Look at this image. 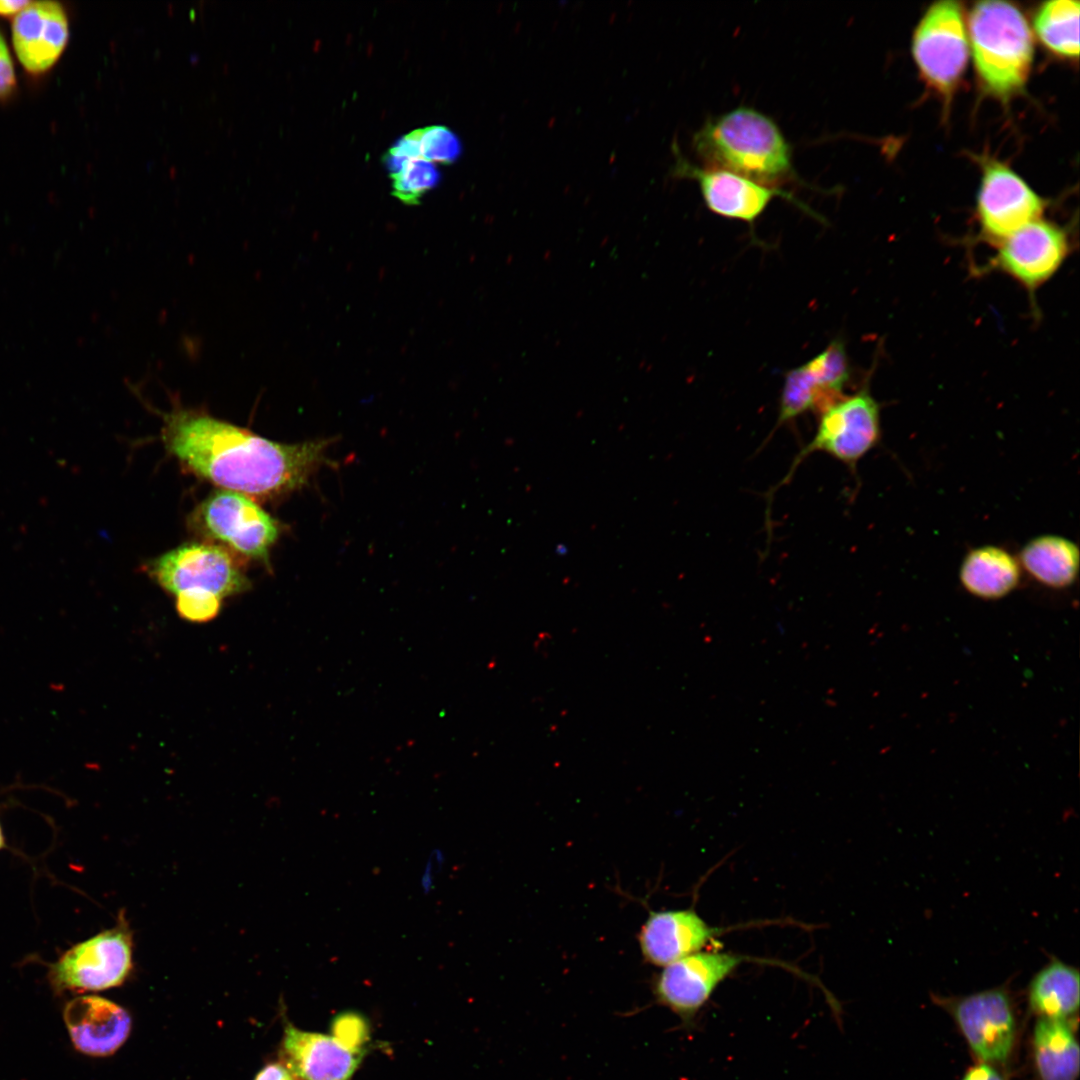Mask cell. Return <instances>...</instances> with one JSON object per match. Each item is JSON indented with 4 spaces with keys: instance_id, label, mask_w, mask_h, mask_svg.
Masks as SVG:
<instances>
[{
    "instance_id": "1",
    "label": "cell",
    "mask_w": 1080,
    "mask_h": 1080,
    "mask_svg": "<svg viewBox=\"0 0 1080 1080\" xmlns=\"http://www.w3.org/2000/svg\"><path fill=\"white\" fill-rule=\"evenodd\" d=\"M161 415L162 442L186 470L254 500H271L303 488L329 463L331 439L276 442L178 405Z\"/></svg>"
},
{
    "instance_id": "2",
    "label": "cell",
    "mask_w": 1080,
    "mask_h": 1080,
    "mask_svg": "<svg viewBox=\"0 0 1080 1080\" xmlns=\"http://www.w3.org/2000/svg\"><path fill=\"white\" fill-rule=\"evenodd\" d=\"M692 144L706 168L773 187L794 175L792 150L782 131L752 107L739 106L706 120Z\"/></svg>"
},
{
    "instance_id": "3",
    "label": "cell",
    "mask_w": 1080,
    "mask_h": 1080,
    "mask_svg": "<svg viewBox=\"0 0 1080 1080\" xmlns=\"http://www.w3.org/2000/svg\"><path fill=\"white\" fill-rule=\"evenodd\" d=\"M969 36L977 74L984 88L1007 98L1024 86L1033 58V41L1022 12L1004 1L976 3Z\"/></svg>"
},
{
    "instance_id": "4",
    "label": "cell",
    "mask_w": 1080,
    "mask_h": 1080,
    "mask_svg": "<svg viewBox=\"0 0 1080 1080\" xmlns=\"http://www.w3.org/2000/svg\"><path fill=\"white\" fill-rule=\"evenodd\" d=\"M190 523L203 537L268 567L271 549L282 530L280 522L256 500L224 489L205 498L192 512Z\"/></svg>"
},
{
    "instance_id": "5",
    "label": "cell",
    "mask_w": 1080,
    "mask_h": 1080,
    "mask_svg": "<svg viewBox=\"0 0 1080 1080\" xmlns=\"http://www.w3.org/2000/svg\"><path fill=\"white\" fill-rule=\"evenodd\" d=\"M954 1020L977 1061L1003 1067L1013 1055L1018 1022L1009 985L964 996L931 994Z\"/></svg>"
},
{
    "instance_id": "6",
    "label": "cell",
    "mask_w": 1080,
    "mask_h": 1080,
    "mask_svg": "<svg viewBox=\"0 0 1080 1080\" xmlns=\"http://www.w3.org/2000/svg\"><path fill=\"white\" fill-rule=\"evenodd\" d=\"M147 574L165 591L200 589L221 599L249 589L251 582L235 553L215 543L182 544L148 561Z\"/></svg>"
},
{
    "instance_id": "7",
    "label": "cell",
    "mask_w": 1080,
    "mask_h": 1080,
    "mask_svg": "<svg viewBox=\"0 0 1080 1080\" xmlns=\"http://www.w3.org/2000/svg\"><path fill=\"white\" fill-rule=\"evenodd\" d=\"M880 436V407L869 390L863 387L853 395H843L819 413L814 437L796 455L777 487L788 482L798 465L814 452L854 468L878 444Z\"/></svg>"
},
{
    "instance_id": "8",
    "label": "cell",
    "mask_w": 1080,
    "mask_h": 1080,
    "mask_svg": "<svg viewBox=\"0 0 1080 1080\" xmlns=\"http://www.w3.org/2000/svg\"><path fill=\"white\" fill-rule=\"evenodd\" d=\"M912 50L928 85L949 97L968 60V41L960 4L940 1L930 6L915 30Z\"/></svg>"
},
{
    "instance_id": "9",
    "label": "cell",
    "mask_w": 1080,
    "mask_h": 1080,
    "mask_svg": "<svg viewBox=\"0 0 1080 1080\" xmlns=\"http://www.w3.org/2000/svg\"><path fill=\"white\" fill-rule=\"evenodd\" d=\"M132 967V937L122 920L66 951L51 978L59 989L98 991L120 985Z\"/></svg>"
},
{
    "instance_id": "10",
    "label": "cell",
    "mask_w": 1080,
    "mask_h": 1080,
    "mask_svg": "<svg viewBox=\"0 0 1080 1080\" xmlns=\"http://www.w3.org/2000/svg\"><path fill=\"white\" fill-rule=\"evenodd\" d=\"M748 957L700 951L663 967L654 983L658 1002L690 1024L717 987Z\"/></svg>"
},
{
    "instance_id": "11",
    "label": "cell",
    "mask_w": 1080,
    "mask_h": 1080,
    "mask_svg": "<svg viewBox=\"0 0 1080 1080\" xmlns=\"http://www.w3.org/2000/svg\"><path fill=\"white\" fill-rule=\"evenodd\" d=\"M673 151L675 163L672 175L695 180L706 207L716 215L753 224L776 196L802 207L792 195L777 187L729 171L698 167L682 156L676 144Z\"/></svg>"
},
{
    "instance_id": "12",
    "label": "cell",
    "mask_w": 1080,
    "mask_h": 1080,
    "mask_svg": "<svg viewBox=\"0 0 1080 1080\" xmlns=\"http://www.w3.org/2000/svg\"><path fill=\"white\" fill-rule=\"evenodd\" d=\"M1043 210V200L1010 168L996 161L984 166L977 214L988 238L999 242L1038 220Z\"/></svg>"
},
{
    "instance_id": "13",
    "label": "cell",
    "mask_w": 1080,
    "mask_h": 1080,
    "mask_svg": "<svg viewBox=\"0 0 1080 1080\" xmlns=\"http://www.w3.org/2000/svg\"><path fill=\"white\" fill-rule=\"evenodd\" d=\"M1069 240L1059 226L1036 220L998 242L993 266L1035 290L1048 281L1069 254Z\"/></svg>"
},
{
    "instance_id": "14",
    "label": "cell",
    "mask_w": 1080,
    "mask_h": 1080,
    "mask_svg": "<svg viewBox=\"0 0 1080 1080\" xmlns=\"http://www.w3.org/2000/svg\"><path fill=\"white\" fill-rule=\"evenodd\" d=\"M723 929L709 925L692 909L652 911L638 936L644 959L664 967L713 944Z\"/></svg>"
},
{
    "instance_id": "15",
    "label": "cell",
    "mask_w": 1080,
    "mask_h": 1080,
    "mask_svg": "<svg viewBox=\"0 0 1080 1080\" xmlns=\"http://www.w3.org/2000/svg\"><path fill=\"white\" fill-rule=\"evenodd\" d=\"M68 35L65 10L54 1L31 2L12 24L16 54L30 73L48 70L63 52Z\"/></svg>"
},
{
    "instance_id": "16",
    "label": "cell",
    "mask_w": 1080,
    "mask_h": 1080,
    "mask_svg": "<svg viewBox=\"0 0 1080 1080\" xmlns=\"http://www.w3.org/2000/svg\"><path fill=\"white\" fill-rule=\"evenodd\" d=\"M64 1021L74 1046L92 1056L114 1053L131 1029L130 1016L122 1007L94 995L70 1001L64 1009Z\"/></svg>"
},
{
    "instance_id": "17",
    "label": "cell",
    "mask_w": 1080,
    "mask_h": 1080,
    "mask_svg": "<svg viewBox=\"0 0 1080 1080\" xmlns=\"http://www.w3.org/2000/svg\"><path fill=\"white\" fill-rule=\"evenodd\" d=\"M282 1054L286 1068L298 1080H349L356 1070L361 1051L351 1050L335 1037L285 1029Z\"/></svg>"
},
{
    "instance_id": "18",
    "label": "cell",
    "mask_w": 1080,
    "mask_h": 1080,
    "mask_svg": "<svg viewBox=\"0 0 1080 1080\" xmlns=\"http://www.w3.org/2000/svg\"><path fill=\"white\" fill-rule=\"evenodd\" d=\"M1077 1022L1037 1018L1031 1056L1038 1080H1077L1080 1068Z\"/></svg>"
},
{
    "instance_id": "19",
    "label": "cell",
    "mask_w": 1080,
    "mask_h": 1080,
    "mask_svg": "<svg viewBox=\"0 0 1080 1080\" xmlns=\"http://www.w3.org/2000/svg\"><path fill=\"white\" fill-rule=\"evenodd\" d=\"M1027 1003L1037 1018L1076 1022L1079 1009V971L1055 956L1034 974Z\"/></svg>"
},
{
    "instance_id": "20",
    "label": "cell",
    "mask_w": 1080,
    "mask_h": 1080,
    "mask_svg": "<svg viewBox=\"0 0 1080 1080\" xmlns=\"http://www.w3.org/2000/svg\"><path fill=\"white\" fill-rule=\"evenodd\" d=\"M959 578L970 594L995 600L1005 597L1018 586L1021 566L1004 548L984 545L966 554L960 565Z\"/></svg>"
},
{
    "instance_id": "21",
    "label": "cell",
    "mask_w": 1080,
    "mask_h": 1080,
    "mask_svg": "<svg viewBox=\"0 0 1080 1080\" xmlns=\"http://www.w3.org/2000/svg\"><path fill=\"white\" fill-rule=\"evenodd\" d=\"M1079 548L1059 535H1041L1021 549L1019 564L1033 579L1054 589L1070 587L1079 571Z\"/></svg>"
},
{
    "instance_id": "22",
    "label": "cell",
    "mask_w": 1080,
    "mask_h": 1080,
    "mask_svg": "<svg viewBox=\"0 0 1080 1080\" xmlns=\"http://www.w3.org/2000/svg\"><path fill=\"white\" fill-rule=\"evenodd\" d=\"M1079 9L1078 1L1053 0L1043 3L1035 15L1038 37L1060 56L1079 55Z\"/></svg>"
},
{
    "instance_id": "23",
    "label": "cell",
    "mask_w": 1080,
    "mask_h": 1080,
    "mask_svg": "<svg viewBox=\"0 0 1080 1080\" xmlns=\"http://www.w3.org/2000/svg\"><path fill=\"white\" fill-rule=\"evenodd\" d=\"M835 401L819 387L806 364L793 368L785 374L775 428L808 411L820 413Z\"/></svg>"
},
{
    "instance_id": "24",
    "label": "cell",
    "mask_w": 1080,
    "mask_h": 1080,
    "mask_svg": "<svg viewBox=\"0 0 1080 1080\" xmlns=\"http://www.w3.org/2000/svg\"><path fill=\"white\" fill-rule=\"evenodd\" d=\"M823 392L836 400L844 394L850 368L844 343L833 340L821 353L805 363Z\"/></svg>"
},
{
    "instance_id": "25",
    "label": "cell",
    "mask_w": 1080,
    "mask_h": 1080,
    "mask_svg": "<svg viewBox=\"0 0 1080 1080\" xmlns=\"http://www.w3.org/2000/svg\"><path fill=\"white\" fill-rule=\"evenodd\" d=\"M391 178L393 196L407 205H416L437 185L440 175L432 162L416 158L392 173Z\"/></svg>"
},
{
    "instance_id": "26",
    "label": "cell",
    "mask_w": 1080,
    "mask_h": 1080,
    "mask_svg": "<svg viewBox=\"0 0 1080 1080\" xmlns=\"http://www.w3.org/2000/svg\"><path fill=\"white\" fill-rule=\"evenodd\" d=\"M419 148L421 158L442 164L456 161L462 151L459 138L440 125L419 128Z\"/></svg>"
},
{
    "instance_id": "27",
    "label": "cell",
    "mask_w": 1080,
    "mask_h": 1080,
    "mask_svg": "<svg viewBox=\"0 0 1080 1080\" xmlns=\"http://www.w3.org/2000/svg\"><path fill=\"white\" fill-rule=\"evenodd\" d=\"M175 596L178 615L190 622L204 623L211 621L219 614L221 609V598L209 591L190 589Z\"/></svg>"
},
{
    "instance_id": "28",
    "label": "cell",
    "mask_w": 1080,
    "mask_h": 1080,
    "mask_svg": "<svg viewBox=\"0 0 1080 1080\" xmlns=\"http://www.w3.org/2000/svg\"><path fill=\"white\" fill-rule=\"evenodd\" d=\"M333 1034L345 1047L360 1051L368 1039V1026L362 1017L355 1013L338 1015L332 1026Z\"/></svg>"
},
{
    "instance_id": "29",
    "label": "cell",
    "mask_w": 1080,
    "mask_h": 1080,
    "mask_svg": "<svg viewBox=\"0 0 1080 1080\" xmlns=\"http://www.w3.org/2000/svg\"><path fill=\"white\" fill-rule=\"evenodd\" d=\"M416 158H421L419 129H415L400 138L384 156L385 164L391 174L397 172L408 161Z\"/></svg>"
},
{
    "instance_id": "30",
    "label": "cell",
    "mask_w": 1080,
    "mask_h": 1080,
    "mask_svg": "<svg viewBox=\"0 0 1080 1080\" xmlns=\"http://www.w3.org/2000/svg\"><path fill=\"white\" fill-rule=\"evenodd\" d=\"M16 87L13 61L6 41L0 32V99L10 96Z\"/></svg>"
},
{
    "instance_id": "31",
    "label": "cell",
    "mask_w": 1080,
    "mask_h": 1080,
    "mask_svg": "<svg viewBox=\"0 0 1080 1080\" xmlns=\"http://www.w3.org/2000/svg\"><path fill=\"white\" fill-rule=\"evenodd\" d=\"M961 1080H1007L999 1066L977 1061L964 1073Z\"/></svg>"
},
{
    "instance_id": "32",
    "label": "cell",
    "mask_w": 1080,
    "mask_h": 1080,
    "mask_svg": "<svg viewBox=\"0 0 1080 1080\" xmlns=\"http://www.w3.org/2000/svg\"><path fill=\"white\" fill-rule=\"evenodd\" d=\"M255 1080H295L286 1066L279 1063H271L265 1066L255 1077Z\"/></svg>"
},
{
    "instance_id": "33",
    "label": "cell",
    "mask_w": 1080,
    "mask_h": 1080,
    "mask_svg": "<svg viewBox=\"0 0 1080 1080\" xmlns=\"http://www.w3.org/2000/svg\"><path fill=\"white\" fill-rule=\"evenodd\" d=\"M31 2L26 0H0V15L10 16L18 14Z\"/></svg>"
},
{
    "instance_id": "34",
    "label": "cell",
    "mask_w": 1080,
    "mask_h": 1080,
    "mask_svg": "<svg viewBox=\"0 0 1080 1080\" xmlns=\"http://www.w3.org/2000/svg\"><path fill=\"white\" fill-rule=\"evenodd\" d=\"M4 846V838L0 827V849Z\"/></svg>"
}]
</instances>
